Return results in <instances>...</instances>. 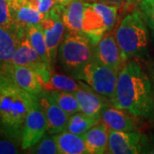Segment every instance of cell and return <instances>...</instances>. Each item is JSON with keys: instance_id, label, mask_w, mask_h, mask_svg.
<instances>
[{"instance_id": "1", "label": "cell", "mask_w": 154, "mask_h": 154, "mask_svg": "<svg viewBox=\"0 0 154 154\" xmlns=\"http://www.w3.org/2000/svg\"><path fill=\"white\" fill-rule=\"evenodd\" d=\"M112 105L134 116L154 118V97L152 84L140 65L130 61L118 72Z\"/></svg>"}, {"instance_id": "2", "label": "cell", "mask_w": 154, "mask_h": 154, "mask_svg": "<svg viewBox=\"0 0 154 154\" xmlns=\"http://www.w3.org/2000/svg\"><path fill=\"white\" fill-rule=\"evenodd\" d=\"M37 96L21 88L5 73L0 71V136L21 144L24 122Z\"/></svg>"}, {"instance_id": "3", "label": "cell", "mask_w": 154, "mask_h": 154, "mask_svg": "<svg viewBox=\"0 0 154 154\" xmlns=\"http://www.w3.org/2000/svg\"><path fill=\"white\" fill-rule=\"evenodd\" d=\"M114 33L117 44L126 59L142 57L147 53V28L136 11L127 15Z\"/></svg>"}, {"instance_id": "4", "label": "cell", "mask_w": 154, "mask_h": 154, "mask_svg": "<svg viewBox=\"0 0 154 154\" xmlns=\"http://www.w3.org/2000/svg\"><path fill=\"white\" fill-rule=\"evenodd\" d=\"M57 52L62 67L77 78L85 65L94 58V44L83 33L68 32Z\"/></svg>"}, {"instance_id": "5", "label": "cell", "mask_w": 154, "mask_h": 154, "mask_svg": "<svg viewBox=\"0 0 154 154\" xmlns=\"http://www.w3.org/2000/svg\"><path fill=\"white\" fill-rule=\"evenodd\" d=\"M117 19L116 6L94 2L86 3L82 20V33L94 45L115 26Z\"/></svg>"}, {"instance_id": "6", "label": "cell", "mask_w": 154, "mask_h": 154, "mask_svg": "<svg viewBox=\"0 0 154 154\" xmlns=\"http://www.w3.org/2000/svg\"><path fill=\"white\" fill-rule=\"evenodd\" d=\"M118 72L93 58L79 74L77 79L83 81L104 98L112 100L115 97Z\"/></svg>"}, {"instance_id": "7", "label": "cell", "mask_w": 154, "mask_h": 154, "mask_svg": "<svg viewBox=\"0 0 154 154\" xmlns=\"http://www.w3.org/2000/svg\"><path fill=\"white\" fill-rule=\"evenodd\" d=\"M27 28L18 29L16 33L17 45L12 56L11 63L28 67L33 69L38 75L41 84L43 85L49 82L52 70L51 66L47 65L33 49L28 39Z\"/></svg>"}, {"instance_id": "8", "label": "cell", "mask_w": 154, "mask_h": 154, "mask_svg": "<svg viewBox=\"0 0 154 154\" xmlns=\"http://www.w3.org/2000/svg\"><path fill=\"white\" fill-rule=\"evenodd\" d=\"M47 131V121L43 110L35 98L33 106L30 109L22 128L21 136V147L27 150L40 140Z\"/></svg>"}, {"instance_id": "9", "label": "cell", "mask_w": 154, "mask_h": 154, "mask_svg": "<svg viewBox=\"0 0 154 154\" xmlns=\"http://www.w3.org/2000/svg\"><path fill=\"white\" fill-rule=\"evenodd\" d=\"M94 57L117 72L127 61L117 44L115 33L112 31L105 33L94 45Z\"/></svg>"}, {"instance_id": "10", "label": "cell", "mask_w": 154, "mask_h": 154, "mask_svg": "<svg viewBox=\"0 0 154 154\" xmlns=\"http://www.w3.org/2000/svg\"><path fill=\"white\" fill-rule=\"evenodd\" d=\"M37 99L47 121V132L56 134L65 131L69 116L57 105L49 92L43 90Z\"/></svg>"}, {"instance_id": "11", "label": "cell", "mask_w": 154, "mask_h": 154, "mask_svg": "<svg viewBox=\"0 0 154 154\" xmlns=\"http://www.w3.org/2000/svg\"><path fill=\"white\" fill-rule=\"evenodd\" d=\"M39 25L44 33L50 60L51 63H53L56 59L59 45L63 41L66 28L62 21L59 14L54 9V7L50 11L49 14L45 17Z\"/></svg>"}, {"instance_id": "12", "label": "cell", "mask_w": 154, "mask_h": 154, "mask_svg": "<svg viewBox=\"0 0 154 154\" xmlns=\"http://www.w3.org/2000/svg\"><path fill=\"white\" fill-rule=\"evenodd\" d=\"M0 71L5 73L20 88L33 96H38L43 91L42 84L38 75L30 68L11 63L4 65Z\"/></svg>"}, {"instance_id": "13", "label": "cell", "mask_w": 154, "mask_h": 154, "mask_svg": "<svg viewBox=\"0 0 154 154\" xmlns=\"http://www.w3.org/2000/svg\"><path fill=\"white\" fill-rule=\"evenodd\" d=\"M141 134L139 131L129 132L110 129L108 153L136 154L141 151Z\"/></svg>"}, {"instance_id": "14", "label": "cell", "mask_w": 154, "mask_h": 154, "mask_svg": "<svg viewBox=\"0 0 154 154\" xmlns=\"http://www.w3.org/2000/svg\"><path fill=\"white\" fill-rule=\"evenodd\" d=\"M76 97L80 111L87 115L101 118L103 110L108 106L107 99L96 93L90 86L86 82H82L81 88L73 92Z\"/></svg>"}, {"instance_id": "15", "label": "cell", "mask_w": 154, "mask_h": 154, "mask_svg": "<svg viewBox=\"0 0 154 154\" xmlns=\"http://www.w3.org/2000/svg\"><path fill=\"white\" fill-rule=\"evenodd\" d=\"M10 4L17 32L30 25H39L45 17L29 0H10Z\"/></svg>"}, {"instance_id": "16", "label": "cell", "mask_w": 154, "mask_h": 154, "mask_svg": "<svg viewBox=\"0 0 154 154\" xmlns=\"http://www.w3.org/2000/svg\"><path fill=\"white\" fill-rule=\"evenodd\" d=\"M86 2L73 0L65 5L57 4L54 9L59 14L68 32L82 33V20Z\"/></svg>"}, {"instance_id": "17", "label": "cell", "mask_w": 154, "mask_h": 154, "mask_svg": "<svg viewBox=\"0 0 154 154\" xmlns=\"http://www.w3.org/2000/svg\"><path fill=\"white\" fill-rule=\"evenodd\" d=\"M130 115L132 114L115 105H108L103 110L101 114V119L111 130L129 132L136 130L134 119L131 117Z\"/></svg>"}, {"instance_id": "18", "label": "cell", "mask_w": 154, "mask_h": 154, "mask_svg": "<svg viewBox=\"0 0 154 154\" xmlns=\"http://www.w3.org/2000/svg\"><path fill=\"white\" fill-rule=\"evenodd\" d=\"M110 128L105 123H99L84 133L83 140L88 154H103L107 152Z\"/></svg>"}, {"instance_id": "19", "label": "cell", "mask_w": 154, "mask_h": 154, "mask_svg": "<svg viewBox=\"0 0 154 154\" xmlns=\"http://www.w3.org/2000/svg\"><path fill=\"white\" fill-rule=\"evenodd\" d=\"M59 154H88L82 135L65 130L54 134Z\"/></svg>"}, {"instance_id": "20", "label": "cell", "mask_w": 154, "mask_h": 154, "mask_svg": "<svg viewBox=\"0 0 154 154\" xmlns=\"http://www.w3.org/2000/svg\"><path fill=\"white\" fill-rule=\"evenodd\" d=\"M82 81H76L71 77L59 74L57 72L51 71L48 82L42 85L44 91H66V92H75L81 88Z\"/></svg>"}, {"instance_id": "21", "label": "cell", "mask_w": 154, "mask_h": 154, "mask_svg": "<svg viewBox=\"0 0 154 154\" xmlns=\"http://www.w3.org/2000/svg\"><path fill=\"white\" fill-rule=\"evenodd\" d=\"M101 118L87 115L82 111L76 112L69 117L67 129L69 132L82 135L91 128L99 123Z\"/></svg>"}, {"instance_id": "22", "label": "cell", "mask_w": 154, "mask_h": 154, "mask_svg": "<svg viewBox=\"0 0 154 154\" xmlns=\"http://www.w3.org/2000/svg\"><path fill=\"white\" fill-rule=\"evenodd\" d=\"M28 37L30 43L33 47V49L37 51L40 58L44 61L45 63L51 66V63L50 60L48 49L45 42L43 30L40 27V25H30L27 28Z\"/></svg>"}, {"instance_id": "23", "label": "cell", "mask_w": 154, "mask_h": 154, "mask_svg": "<svg viewBox=\"0 0 154 154\" xmlns=\"http://www.w3.org/2000/svg\"><path fill=\"white\" fill-rule=\"evenodd\" d=\"M17 45L16 34L0 27V69L4 65L11 63Z\"/></svg>"}, {"instance_id": "24", "label": "cell", "mask_w": 154, "mask_h": 154, "mask_svg": "<svg viewBox=\"0 0 154 154\" xmlns=\"http://www.w3.org/2000/svg\"><path fill=\"white\" fill-rule=\"evenodd\" d=\"M49 93L57 105L69 116L80 111L78 100L73 93L66 91H51Z\"/></svg>"}, {"instance_id": "25", "label": "cell", "mask_w": 154, "mask_h": 154, "mask_svg": "<svg viewBox=\"0 0 154 154\" xmlns=\"http://www.w3.org/2000/svg\"><path fill=\"white\" fill-rule=\"evenodd\" d=\"M29 150L30 153L59 154L54 134H51L49 133L48 134H45L38 143L30 147Z\"/></svg>"}, {"instance_id": "26", "label": "cell", "mask_w": 154, "mask_h": 154, "mask_svg": "<svg viewBox=\"0 0 154 154\" xmlns=\"http://www.w3.org/2000/svg\"><path fill=\"white\" fill-rule=\"evenodd\" d=\"M0 27L17 33V28L12 17L10 0H0Z\"/></svg>"}, {"instance_id": "27", "label": "cell", "mask_w": 154, "mask_h": 154, "mask_svg": "<svg viewBox=\"0 0 154 154\" xmlns=\"http://www.w3.org/2000/svg\"><path fill=\"white\" fill-rule=\"evenodd\" d=\"M145 23L154 31V0H141L136 5V10Z\"/></svg>"}, {"instance_id": "28", "label": "cell", "mask_w": 154, "mask_h": 154, "mask_svg": "<svg viewBox=\"0 0 154 154\" xmlns=\"http://www.w3.org/2000/svg\"><path fill=\"white\" fill-rule=\"evenodd\" d=\"M18 142L7 137H0V154L18 153Z\"/></svg>"}, {"instance_id": "29", "label": "cell", "mask_w": 154, "mask_h": 154, "mask_svg": "<svg viewBox=\"0 0 154 154\" xmlns=\"http://www.w3.org/2000/svg\"><path fill=\"white\" fill-rule=\"evenodd\" d=\"M33 5L38 10L39 12L45 16L48 15L51 9L57 5L56 0H29Z\"/></svg>"}, {"instance_id": "30", "label": "cell", "mask_w": 154, "mask_h": 154, "mask_svg": "<svg viewBox=\"0 0 154 154\" xmlns=\"http://www.w3.org/2000/svg\"><path fill=\"white\" fill-rule=\"evenodd\" d=\"M96 2H99V3H103V4H106L109 5H113L116 7H119L122 5H126L128 0H95Z\"/></svg>"}, {"instance_id": "31", "label": "cell", "mask_w": 154, "mask_h": 154, "mask_svg": "<svg viewBox=\"0 0 154 154\" xmlns=\"http://www.w3.org/2000/svg\"><path fill=\"white\" fill-rule=\"evenodd\" d=\"M140 1H141V0H128V2H127V4H126V6L134 5H137L138 3H139Z\"/></svg>"}, {"instance_id": "32", "label": "cell", "mask_w": 154, "mask_h": 154, "mask_svg": "<svg viewBox=\"0 0 154 154\" xmlns=\"http://www.w3.org/2000/svg\"><path fill=\"white\" fill-rule=\"evenodd\" d=\"M71 1H73V0H56L57 4H59V5H65V4L71 2Z\"/></svg>"}]
</instances>
